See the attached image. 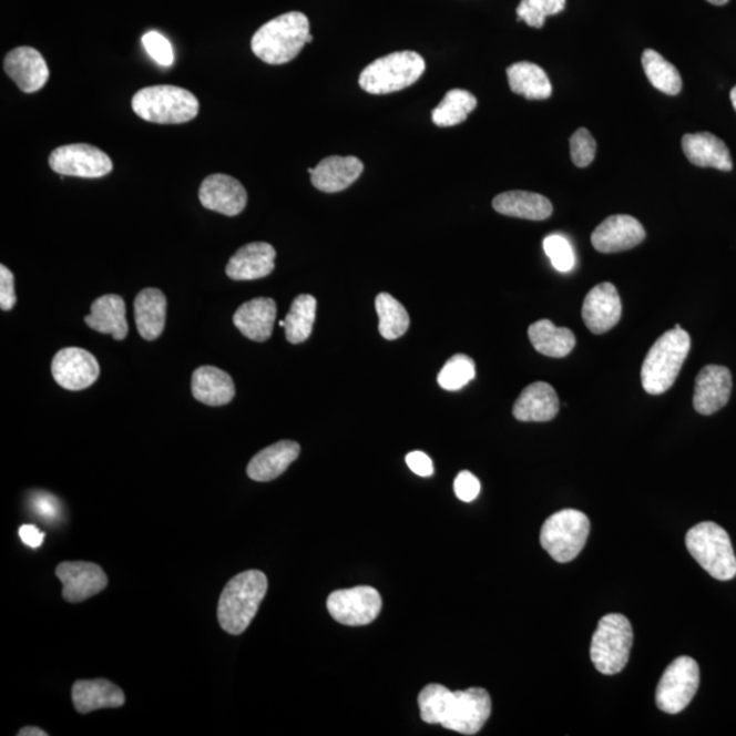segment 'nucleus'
<instances>
[{
	"mask_svg": "<svg viewBox=\"0 0 736 736\" xmlns=\"http://www.w3.org/2000/svg\"><path fill=\"white\" fill-rule=\"evenodd\" d=\"M418 703L421 720L462 735H477L490 719L492 708L490 694L482 687L452 692L438 684L427 685Z\"/></svg>",
	"mask_w": 736,
	"mask_h": 736,
	"instance_id": "1",
	"label": "nucleus"
},
{
	"mask_svg": "<svg viewBox=\"0 0 736 736\" xmlns=\"http://www.w3.org/2000/svg\"><path fill=\"white\" fill-rule=\"evenodd\" d=\"M268 592V579L259 570H247L235 575L224 586L218 601V623L224 632L239 636L258 613Z\"/></svg>",
	"mask_w": 736,
	"mask_h": 736,
	"instance_id": "2",
	"label": "nucleus"
},
{
	"mask_svg": "<svg viewBox=\"0 0 736 736\" xmlns=\"http://www.w3.org/2000/svg\"><path fill=\"white\" fill-rule=\"evenodd\" d=\"M311 41L308 18L290 11L260 27L253 35L252 50L265 63L284 64L294 61L303 47Z\"/></svg>",
	"mask_w": 736,
	"mask_h": 736,
	"instance_id": "3",
	"label": "nucleus"
},
{
	"mask_svg": "<svg viewBox=\"0 0 736 736\" xmlns=\"http://www.w3.org/2000/svg\"><path fill=\"white\" fill-rule=\"evenodd\" d=\"M691 347L692 338L681 325L657 338L641 367V384L646 393H666L678 378Z\"/></svg>",
	"mask_w": 736,
	"mask_h": 736,
	"instance_id": "4",
	"label": "nucleus"
},
{
	"mask_svg": "<svg viewBox=\"0 0 736 736\" xmlns=\"http://www.w3.org/2000/svg\"><path fill=\"white\" fill-rule=\"evenodd\" d=\"M133 110L147 122L159 124H181L193 121L198 115L197 98L186 89L172 85H156L141 89L133 98Z\"/></svg>",
	"mask_w": 736,
	"mask_h": 736,
	"instance_id": "5",
	"label": "nucleus"
},
{
	"mask_svg": "<svg viewBox=\"0 0 736 736\" xmlns=\"http://www.w3.org/2000/svg\"><path fill=\"white\" fill-rule=\"evenodd\" d=\"M686 548L712 577L720 581L735 577L736 556L732 540L720 525L705 521L693 527L686 535Z\"/></svg>",
	"mask_w": 736,
	"mask_h": 736,
	"instance_id": "6",
	"label": "nucleus"
},
{
	"mask_svg": "<svg viewBox=\"0 0 736 736\" xmlns=\"http://www.w3.org/2000/svg\"><path fill=\"white\" fill-rule=\"evenodd\" d=\"M425 70V59L418 52H393L368 64L361 71L359 85L370 94L399 92L413 85Z\"/></svg>",
	"mask_w": 736,
	"mask_h": 736,
	"instance_id": "7",
	"label": "nucleus"
},
{
	"mask_svg": "<svg viewBox=\"0 0 736 736\" xmlns=\"http://www.w3.org/2000/svg\"><path fill=\"white\" fill-rule=\"evenodd\" d=\"M633 646V627L621 614H609L599 621L592 637L591 658L599 673L620 674L626 667Z\"/></svg>",
	"mask_w": 736,
	"mask_h": 736,
	"instance_id": "8",
	"label": "nucleus"
},
{
	"mask_svg": "<svg viewBox=\"0 0 736 736\" xmlns=\"http://www.w3.org/2000/svg\"><path fill=\"white\" fill-rule=\"evenodd\" d=\"M590 532L591 522L583 512L565 509L544 521L540 543L552 560L568 563L583 551Z\"/></svg>",
	"mask_w": 736,
	"mask_h": 736,
	"instance_id": "9",
	"label": "nucleus"
},
{
	"mask_svg": "<svg viewBox=\"0 0 736 736\" xmlns=\"http://www.w3.org/2000/svg\"><path fill=\"white\" fill-rule=\"evenodd\" d=\"M699 686V667L694 658L681 656L669 664L658 682L656 691L657 708L675 715L686 709Z\"/></svg>",
	"mask_w": 736,
	"mask_h": 736,
	"instance_id": "10",
	"label": "nucleus"
},
{
	"mask_svg": "<svg viewBox=\"0 0 736 736\" xmlns=\"http://www.w3.org/2000/svg\"><path fill=\"white\" fill-rule=\"evenodd\" d=\"M331 619L346 626L370 625L382 609V597L371 586H355L331 593L326 602Z\"/></svg>",
	"mask_w": 736,
	"mask_h": 736,
	"instance_id": "11",
	"label": "nucleus"
},
{
	"mask_svg": "<svg viewBox=\"0 0 736 736\" xmlns=\"http://www.w3.org/2000/svg\"><path fill=\"white\" fill-rule=\"evenodd\" d=\"M50 167L57 174L79 177H103L109 175L112 165L109 154L88 144H73L57 147L50 154Z\"/></svg>",
	"mask_w": 736,
	"mask_h": 736,
	"instance_id": "12",
	"label": "nucleus"
},
{
	"mask_svg": "<svg viewBox=\"0 0 736 736\" xmlns=\"http://www.w3.org/2000/svg\"><path fill=\"white\" fill-rule=\"evenodd\" d=\"M52 376L62 388L73 391L88 389L98 381L100 366L91 352L82 348H64L52 360Z\"/></svg>",
	"mask_w": 736,
	"mask_h": 736,
	"instance_id": "13",
	"label": "nucleus"
},
{
	"mask_svg": "<svg viewBox=\"0 0 736 736\" xmlns=\"http://www.w3.org/2000/svg\"><path fill=\"white\" fill-rule=\"evenodd\" d=\"M57 575L63 584V599L69 603L85 602L109 585L104 570L91 562H63L57 568Z\"/></svg>",
	"mask_w": 736,
	"mask_h": 736,
	"instance_id": "14",
	"label": "nucleus"
},
{
	"mask_svg": "<svg viewBox=\"0 0 736 736\" xmlns=\"http://www.w3.org/2000/svg\"><path fill=\"white\" fill-rule=\"evenodd\" d=\"M645 229L637 218L627 215H615L605 218L591 236L595 251L613 254L631 251L643 243Z\"/></svg>",
	"mask_w": 736,
	"mask_h": 736,
	"instance_id": "15",
	"label": "nucleus"
},
{
	"mask_svg": "<svg viewBox=\"0 0 736 736\" xmlns=\"http://www.w3.org/2000/svg\"><path fill=\"white\" fill-rule=\"evenodd\" d=\"M200 201L206 209L224 216L241 215L247 205V192L235 177L224 174L207 176L201 184Z\"/></svg>",
	"mask_w": 736,
	"mask_h": 736,
	"instance_id": "16",
	"label": "nucleus"
},
{
	"mask_svg": "<svg viewBox=\"0 0 736 736\" xmlns=\"http://www.w3.org/2000/svg\"><path fill=\"white\" fill-rule=\"evenodd\" d=\"M621 317L622 301L614 284H599L585 296L583 319L593 335L607 334L620 323Z\"/></svg>",
	"mask_w": 736,
	"mask_h": 736,
	"instance_id": "17",
	"label": "nucleus"
},
{
	"mask_svg": "<svg viewBox=\"0 0 736 736\" xmlns=\"http://www.w3.org/2000/svg\"><path fill=\"white\" fill-rule=\"evenodd\" d=\"M733 377L727 367L711 365L696 378L693 406L698 413L709 417L727 406L732 397Z\"/></svg>",
	"mask_w": 736,
	"mask_h": 736,
	"instance_id": "18",
	"label": "nucleus"
},
{
	"mask_svg": "<svg viewBox=\"0 0 736 736\" xmlns=\"http://www.w3.org/2000/svg\"><path fill=\"white\" fill-rule=\"evenodd\" d=\"M6 74L25 93L39 92L50 79L43 55L32 47H18L4 58Z\"/></svg>",
	"mask_w": 736,
	"mask_h": 736,
	"instance_id": "19",
	"label": "nucleus"
},
{
	"mask_svg": "<svg viewBox=\"0 0 736 736\" xmlns=\"http://www.w3.org/2000/svg\"><path fill=\"white\" fill-rule=\"evenodd\" d=\"M276 251L269 243L257 242L243 246L227 265V276L235 282H252L275 270Z\"/></svg>",
	"mask_w": 736,
	"mask_h": 736,
	"instance_id": "20",
	"label": "nucleus"
},
{
	"mask_svg": "<svg viewBox=\"0 0 736 736\" xmlns=\"http://www.w3.org/2000/svg\"><path fill=\"white\" fill-rule=\"evenodd\" d=\"M365 165L358 157L330 156L310 168L313 186L324 193H338L359 180Z\"/></svg>",
	"mask_w": 736,
	"mask_h": 736,
	"instance_id": "21",
	"label": "nucleus"
},
{
	"mask_svg": "<svg viewBox=\"0 0 736 736\" xmlns=\"http://www.w3.org/2000/svg\"><path fill=\"white\" fill-rule=\"evenodd\" d=\"M682 150L688 162L697 167L733 170L732 154H729L727 145L714 134H686L682 139Z\"/></svg>",
	"mask_w": 736,
	"mask_h": 736,
	"instance_id": "22",
	"label": "nucleus"
},
{
	"mask_svg": "<svg viewBox=\"0 0 736 736\" xmlns=\"http://www.w3.org/2000/svg\"><path fill=\"white\" fill-rule=\"evenodd\" d=\"M277 314L276 301L269 298H257L243 303L234 314V324L243 336L253 341L264 343L273 334Z\"/></svg>",
	"mask_w": 736,
	"mask_h": 736,
	"instance_id": "23",
	"label": "nucleus"
},
{
	"mask_svg": "<svg viewBox=\"0 0 736 736\" xmlns=\"http://www.w3.org/2000/svg\"><path fill=\"white\" fill-rule=\"evenodd\" d=\"M560 412V399L554 388L545 382L527 386L513 407L520 421H550Z\"/></svg>",
	"mask_w": 736,
	"mask_h": 736,
	"instance_id": "24",
	"label": "nucleus"
},
{
	"mask_svg": "<svg viewBox=\"0 0 736 736\" xmlns=\"http://www.w3.org/2000/svg\"><path fill=\"white\" fill-rule=\"evenodd\" d=\"M300 454L299 443L280 441L260 450L247 467L248 478L255 482H270L287 471Z\"/></svg>",
	"mask_w": 736,
	"mask_h": 736,
	"instance_id": "25",
	"label": "nucleus"
},
{
	"mask_svg": "<svg viewBox=\"0 0 736 736\" xmlns=\"http://www.w3.org/2000/svg\"><path fill=\"white\" fill-rule=\"evenodd\" d=\"M85 323L89 328L99 334L111 335L117 341L124 340L129 335L126 305L119 295H104L94 300Z\"/></svg>",
	"mask_w": 736,
	"mask_h": 736,
	"instance_id": "26",
	"label": "nucleus"
},
{
	"mask_svg": "<svg viewBox=\"0 0 736 736\" xmlns=\"http://www.w3.org/2000/svg\"><path fill=\"white\" fill-rule=\"evenodd\" d=\"M192 390L195 400L211 407L225 406L236 395L229 374L213 366H202L194 371Z\"/></svg>",
	"mask_w": 736,
	"mask_h": 736,
	"instance_id": "27",
	"label": "nucleus"
},
{
	"mask_svg": "<svg viewBox=\"0 0 736 736\" xmlns=\"http://www.w3.org/2000/svg\"><path fill=\"white\" fill-rule=\"evenodd\" d=\"M71 694L76 712L82 715L104 708H119L126 702L122 688L106 679L76 681Z\"/></svg>",
	"mask_w": 736,
	"mask_h": 736,
	"instance_id": "28",
	"label": "nucleus"
},
{
	"mask_svg": "<svg viewBox=\"0 0 736 736\" xmlns=\"http://www.w3.org/2000/svg\"><path fill=\"white\" fill-rule=\"evenodd\" d=\"M135 323L142 338L147 341L162 336L167 318V299L156 288L142 289L134 301Z\"/></svg>",
	"mask_w": 736,
	"mask_h": 736,
	"instance_id": "29",
	"label": "nucleus"
},
{
	"mask_svg": "<svg viewBox=\"0 0 736 736\" xmlns=\"http://www.w3.org/2000/svg\"><path fill=\"white\" fill-rule=\"evenodd\" d=\"M492 207L503 216L542 222L552 215V204L543 195L530 192H507L497 195Z\"/></svg>",
	"mask_w": 736,
	"mask_h": 736,
	"instance_id": "30",
	"label": "nucleus"
},
{
	"mask_svg": "<svg viewBox=\"0 0 736 736\" xmlns=\"http://www.w3.org/2000/svg\"><path fill=\"white\" fill-rule=\"evenodd\" d=\"M528 337L539 354L549 358H565L575 347V337L568 328H556L549 319L538 320L528 329Z\"/></svg>",
	"mask_w": 736,
	"mask_h": 736,
	"instance_id": "31",
	"label": "nucleus"
},
{
	"mask_svg": "<svg viewBox=\"0 0 736 736\" xmlns=\"http://www.w3.org/2000/svg\"><path fill=\"white\" fill-rule=\"evenodd\" d=\"M507 73L510 89L520 96L528 100H545L552 94L548 74L535 63H514Z\"/></svg>",
	"mask_w": 736,
	"mask_h": 736,
	"instance_id": "32",
	"label": "nucleus"
},
{
	"mask_svg": "<svg viewBox=\"0 0 736 736\" xmlns=\"http://www.w3.org/2000/svg\"><path fill=\"white\" fill-rule=\"evenodd\" d=\"M317 299L311 295H299L285 317V337L290 344L305 343L311 336L316 323Z\"/></svg>",
	"mask_w": 736,
	"mask_h": 736,
	"instance_id": "33",
	"label": "nucleus"
},
{
	"mask_svg": "<svg viewBox=\"0 0 736 736\" xmlns=\"http://www.w3.org/2000/svg\"><path fill=\"white\" fill-rule=\"evenodd\" d=\"M641 63H643L646 79L657 91L666 93L668 96H676L682 91L679 71L661 53L655 50H645L641 57Z\"/></svg>",
	"mask_w": 736,
	"mask_h": 736,
	"instance_id": "34",
	"label": "nucleus"
},
{
	"mask_svg": "<svg viewBox=\"0 0 736 736\" xmlns=\"http://www.w3.org/2000/svg\"><path fill=\"white\" fill-rule=\"evenodd\" d=\"M478 100L472 93L453 89L449 91L441 103L432 111V122L439 127H452L466 122L468 115L477 109Z\"/></svg>",
	"mask_w": 736,
	"mask_h": 736,
	"instance_id": "35",
	"label": "nucleus"
},
{
	"mask_svg": "<svg viewBox=\"0 0 736 736\" xmlns=\"http://www.w3.org/2000/svg\"><path fill=\"white\" fill-rule=\"evenodd\" d=\"M376 310L379 317V331L386 340H397L407 334L409 319L406 307L389 294H379L376 299Z\"/></svg>",
	"mask_w": 736,
	"mask_h": 736,
	"instance_id": "36",
	"label": "nucleus"
},
{
	"mask_svg": "<svg viewBox=\"0 0 736 736\" xmlns=\"http://www.w3.org/2000/svg\"><path fill=\"white\" fill-rule=\"evenodd\" d=\"M477 376V366L467 355H454L438 374V384L442 389L454 391L464 388Z\"/></svg>",
	"mask_w": 736,
	"mask_h": 736,
	"instance_id": "37",
	"label": "nucleus"
},
{
	"mask_svg": "<svg viewBox=\"0 0 736 736\" xmlns=\"http://www.w3.org/2000/svg\"><path fill=\"white\" fill-rule=\"evenodd\" d=\"M566 0H521L518 8L519 21L531 28H543L545 18L565 10Z\"/></svg>",
	"mask_w": 736,
	"mask_h": 736,
	"instance_id": "38",
	"label": "nucleus"
},
{
	"mask_svg": "<svg viewBox=\"0 0 736 736\" xmlns=\"http://www.w3.org/2000/svg\"><path fill=\"white\" fill-rule=\"evenodd\" d=\"M544 253L558 272L566 273L574 268L575 257L572 245L562 235H549L543 241Z\"/></svg>",
	"mask_w": 736,
	"mask_h": 736,
	"instance_id": "39",
	"label": "nucleus"
},
{
	"mask_svg": "<svg viewBox=\"0 0 736 736\" xmlns=\"http://www.w3.org/2000/svg\"><path fill=\"white\" fill-rule=\"evenodd\" d=\"M29 508H31L35 518L47 522V524H59L62 520V503L57 497L49 494V492H33L31 498H29Z\"/></svg>",
	"mask_w": 736,
	"mask_h": 736,
	"instance_id": "40",
	"label": "nucleus"
},
{
	"mask_svg": "<svg viewBox=\"0 0 736 736\" xmlns=\"http://www.w3.org/2000/svg\"><path fill=\"white\" fill-rule=\"evenodd\" d=\"M596 151V141L586 129H579L570 139V154L575 167H587L595 160Z\"/></svg>",
	"mask_w": 736,
	"mask_h": 736,
	"instance_id": "41",
	"label": "nucleus"
},
{
	"mask_svg": "<svg viewBox=\"0 0 736 736\" xmlns=\"http://www.w3.org/2000/svg\"><path fill=\"white\" fill-rule=\"evenodd\" d=\"M142 44H144L146 52L150 53L153 61L157 62L160 67L170 68L174 63L172 45L168 39H165L162 33L156 31L147 32L142 38Z\"/></svg>",
	"mask_w": 736,
	"mask_h": 736,
	"instance_id": "42",
	"label": "nucleus"
},
{
	"mask_svg": "<svg viewBox=\"0 0 736 736\" xmlns=\"http://www.w3.org/2000/svg\"><path fill=\"white\" fill-rule=\"evenodd\" d=\"M454 492L457 498L462 502H472L477 500L480 494L479 479L471 472H460L454 480Z\"/></svg>",
	"mask_w": 736,
	"mask_h": 736,
	"instance_id": "43",
	"label": "nucleus"
},
{
	"mask_svg": "<svg viewBox=\"0 0 736 736\" xmlns=\"http://www.w3.org/2000/svg\"><path fill=\"white\" fill-rule=\"evenodd\" d=\"M14 276L4 265L0 266V308L10 311L16 306Z\"/></svg>",
	"mask_w": 736,
	"mask_h": 736,
	"instance_id": "44",
	"label": "nucleus"
},
{
	"mask_svg": "<svg viewBox=\"0 0 736 736\" xmlns=\"http://www.w3.org/2000/svg\"><path fill=\"white\" fill-rule=\"evenodd\" d=\"M407 466L418 477L429 478L435 474V464L429 456L423 452H412L407 456Z\"/></svg>",
	"mask_w": 736,
	"mask_h": 736,
	"instance_id": "45",
	"label": "nucleus"
},
{
	"mask_svg": "<svg viewBox=\"0 0 736 736\" xmlns=\"http://www.w3.org/2000/svg\"><path fill=\"white\" fill-rule=\"evenodd\" d=\"M20 538L23 543L29 545L32 549H39L43 544L45 535L43 532L39 531L38 527L25 524L20 528Z\"/></svg>",
	"mask_w": 736,
	"mask_h": 736,
	"instance_id": "46",
	"label": "nucleus"
},
{
	"mask_svg": "<svg viewBox=\"0 0 736 736\" xmlns=\"http://www.w3.org/2000/svg\"><path fill=\"white\" fill-rule=\"evenodd\" d=\"M49 733L43 732V729L38 727H25L20 729L18 736H47Z\"/></svg>",
	"mask_w": 736,
	"mask_h": 736,
	"instance_id": "47",
	"label": "nucleus"
},
{
	"mask_svg": "<svg viewBox=\"0 0 736 736\" xmlns=\"http://www.w3.org/2000/svg\"><path fill=\"white\" fill-rule=\"evenodd\" d=\"M706 2H709L715 6H724L728 3V0H706Z\"/></svg>",
	"mask_w": 736,
	"mask_h": 736,
	"instance_id": "48",
	"label": "nucleus"
},
{
	"mask_svg": "<svg viewBox=\"0 0 736 736\" xmlns=\"http://www.w3.org/2000/svg\"><path fill=\"white\" fill-rule=\"evenodd\" d=\"M729 98H732V103H733L734 109L736 111V86L733 89L732 94H729Z\"/></svg>",
	"mask_w": 736,
	"mask_h": 736,
	"instance_id": "49",
	"label": "nucleus"
}]
</instances>
